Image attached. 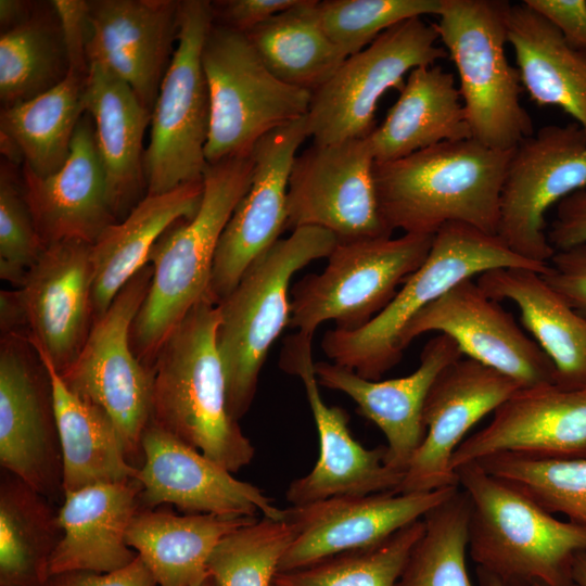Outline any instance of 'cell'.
I'll use <instances>...</instances> for the list:
<instances>
[{
	"label": "cell",
	"mask_w": 586,
	"mask_h": 586,
	"mask_svg": "<svg viewBox=\"0 0 586 586\" xmlns=\"http://www.w3.org/2000/svg\"><path fill=\"white\" fill-rule=\"evenodd\" d=\"M511 153L470 138L374 163L377 199L386 226L434 235L446 224L460 222L497 235Z\"/></svg>",
	"instance_id": "obj_1"
},
{
	"label": "cell",
	"mask_w": 586,
	"mask_h": 586,
	"mask_svg": "<svg viewBox=\"0 0 586 586\" xmlns=\"http://www.w3.org/2000/svg\"><path fill=\"white\" fill-rule=\"evenodd\" d=\"M256 518L140 509L128 527L127 543L156 586H198L209 575L207 561L217 543Z\"/></svg>",
	"instance_id": "obj_33"
},
{
	"label": "cell",
	"mask_w": 586,
	"mask_h": 586,
	"mask_svg": "<svg viewBox=\"0 0 586 586\" xmlns=\"http://www.w3.org/2000/svg\"><path fill=\"white\" fill-rule=\"evenodd\" d=\"M491 298L513 302L532 339L555 367V384L564 390L586 387V318L575 311L532 269L496 268L476 277Z\"/></svg>",
	"instance_id": "obj_29"
},
{
	"label": "cell",
	"mask_w": 586,
	"mask_h": 586,
	"mask_svg": "<svg viewBox=\"0 0 586 586\" xmlns=\"http://www.w3.org/2000/svg\"><path fill=\"white\" fill-rule=\"evenodd\" d=\"M424 527V520H417L371 547L277 573L275 582L283 586H395Z\"/></svg>",
	"instance_id": "obj_41"
},
{
	"label": "cell",
	"mask_w": 586,
	"mask_h": 586,
	"mask_svg": "<svg viewBox=\"0 0 586 586\" xmlns=\"http://www.w3.org/2000/svg\"><path fill=\"white\" fill-rule=\"evenodd\" d=\"M152 276L148 263L124 285L94 321L77 359L60 374L74 394L111 417L137 469L143 461L142 437L152 418L154 371L138 360L129 337Z\"/></svg>",
	"instance_id": "obj_11"
},
{
	"label": "cell",
	"mask_w": 586,
	"mask_h": 586,
	"mask_svg": "<svg viewBox=\"0 0 586 586\" xmlns=\"http://www.w3.org/2000/svg\"><path fill=\"white\" fill-rule=\"evenodd\" d=\"M449 336L462 355L512 379L521 388L555 383V367L499 302L466 279L420 310L399 337L404 352L418 336Z\"/></svg>",
	"instance_id": "obj_17"
},
{
	"label": "cell",
	"mask_w": 586,
	"mask_h": 586,
	"mask_svg": "<svg viewBox=\"0 0 586 586\" xmlns=\"http://www.w3.org/2000/svg\"><path fill=\"white\" fill-rule=\"evenodd\" d=\"M510 7L506 0H444L433 23L458 72L471 139L499 151L534 133L520 101L519 71L506 54Z\"/></svg>",
	"instance_id": "obj_7"
},
{
	"label": "cell",
	"mask_w": 586,
	"mask_h": 586,
	"mask_svg": "<svg viewBox=\"0 0 586 586\" xmlns=\"http://www.w3.org/2000/svg\"><path fill=\"white\" fill-rule=\"evenodd\" d=\"M29 16L27 14L26 4L18 0H1L0 1V24L1 28L8 30L21 24ZM3 30V31H4Z\"/></svg>",
	"instance_id": "obj_52"
},
{
	"label": "cell",
	"mask_w": 586,
	"mask_h": 586,
	"mask_svg": "<svg viewBox=\"0 0 586 586\" xmlns=\"http://www.w3.org/2000/svg\"><path fill=\"white\" fill-rule=\"evenodd\" d=\"M434 24L422 17L404 21L381 34L370 46L347 56L332 77L311 93L306 115L313 143L330 144L362 139L374 130L378 102L390 89L398 91L404 77L447 55L437 46Z\"/></svg>",
	"instance_id": "obj_12"
},
{
	"label": "cell",
	"mask_w": 586,
	"mask_h": 586,
	"mask_svg": "<svg viewBox=\"0 0 586 586\" xmlns=\"http://www.w3.org/2000/svg\"><path fill=\"white\" fill-rule=\"evenodd\" d=\"M496 268H526L542 275L547 264L515 254L498 235L466 224H446L434 234L424 263L380 314L357 330L327 331L321 347L334 364L380 380L400 361V334L420 310L461 281Z\"/></svg>",
	"instance_id": "obj_5"
},
{
	"label": "cell",
	"mask_w": 586,
	"mask_h": 586,
	"mask_svg": "<svg viewBox=\"0 0 586 586\" xmlns=\"http://www.w3.org/2000/svg\"><path fill=\"white\" fill-rule=\"evenodd\" d=\"M84 104L92 118L111 207L119 221L146 188L143 137L152 112L127 82L97 63L89 64Z\"/></svg>",
	"instance_id": "obj_28"
},
{
	"label": "cell",
	"mask_w": 586,
	"mask_h": 586,
	"mask_svg": "<svg viewBox=\"0 0 586 586\" xmlns=\"http://www.w3.org/2000/svg\"><path fill=\"white\" fill-rule=\"evenodd\" d=\"M308 137L304 116L277 127L254 145L251 186L228 220L215 253L207 294L214 303L234 289L249 266L286 229L290 173Z\"/></svg>",
	"instance_id": "obj_18"
},
{
	"label": "cell",
	"mask_w": 586,
	"mask_h": 586,
	"mask_svg": "<svg viewBox=\"0 0 586 586\" xmlns=\"http://www.w3.org/2000/svg\"><path fill=\"white\" fill-rule=\"evenodd\" d=\"M198 586H218L216 581L208 575L202 583H200Z\"/></svg>",
	"instance_id": "obj_55"
},
{
	"label": "cell",
	"mask_w": 586,
	"mask_h": 586,
	"mask_svg": "<svg viewBox=\"0 0 586 586\" xmlns=\"http://www.w3.org/2000/svg\"><path fill=\"white\" fill-rule=\"evenodd\" d=\"M203 180L160 194H145L128 215L91 244L94 321L124 285L149 263L152 247L176 221L192 219L203 198Z\"/></svg>",
	"instance_id": "obj_30"
},
{
	"label": "cell",
	"mask_w": 586,
	"mask_h": 586,
	"mask_svg": "<svg viewBox=\"0 0 586 586\" xmlns=\"http://www.w3.org/2000/svg\"><path fill=\"white\" fill-rule=\"evenodd\" d=\"M375 163L471 138L454 74L440 65L412 69L384 120L368 137Z\"/></svg>",
	"instance_id": "obj_31"
},
{
	"label": "cell",
	"mask_w": 586,
	"mask_h": 586,
	"mask_svg": "<svg viewBox=\"0 0 586 586\" xmlns=\"http://www.w3.org/2000/svg\"><path fill=\"white\" fill-rule=\"evenodd\" d=\"M462 353L449 336L437 333L423 346L420 364L410 374L368 380L336 364L315 362L320 385L340 391L357 405L359 415L373 422L386 438L385 463L405 474L425 436L423 407L438 374Z\"/></svg>",
	"instance_id": "obj_24"
},
{
	"label": "cell",
	"mask_w": 586,
	"mask_h": 586,
	"mask_svg": "<svg viewBox=\"0 0 586 586\" xmlns=\"http://www.w3.org/2000/svg\"><path fill=\"white\" fill-rule=\"evenodd\" d=\"M476 575H477V581H479L480 586H501L500 584H498L494 579H492V578H489V577H487V576H485L483 574L476 573ZM528 586H578V585L573 579H571V581H568L565 583L558 584V585H552V584H548V583H545V582H533Z\"/></svg>",
	"instance_id": "obj_54"
},
{
	"label": "cell",
	"mask_w": 586,
	"mask_h": 586,
	"mask_svg": "<svg viewBox=\"0 0 586 586\" xmlns=\"http://www.w3.org/2000/svg\"><path fill=\"white\" fill-rule=\"evenodd\" d=\"M22 173L24 198L44 247L64 240L93 244L117 221L88 113L78 123L69 155L58 171L39 177L23 165Z\"/></svg>",
	"instance_id": "obj_26"
},
{
	"label": "cell",
	"mask_w": 586,
	"mask_h": 586,
	"mask_svg": "<svg viewBox=\"0 0 586 586\" xmlns=\"http://www.w3.org/2000/svg\"><path fill=\"white\" fill-rule=\"evenodd\" d=\"M508 43L530 99L561 109L586 132V53L523 2L510 7Z\"/></svg>",
	"instance_id": "obj_32"
},
{
	"label": "cell",
	"mask_w": 586,
	"mask_h": 586,
	"mask_svg": "<svg viewBox=\"0 0 586 586\" xmlns=\"http://www.w3.org/2000/svg\"><path fill=\"white\" fill-rule=\"evenodd\" d=\"M458 486L422 493L339 496L286 508V517L295 525L296 535L280 561L278 573L377 545L404 526L423 519Z\"/></svg>",
	"instance_id": "obj_19"
},
{
	"label": "cell",
	"mask_w": 586,
	"mask_h": 586,
	"mask_svg": "<svg viewBox=\"0 0 586 586\" xmlns=\"http://www.w3.org/2000/svg\"><path fill=\"white\" fill-rule=\"evenodd\" d=\"M542 276L575 311L586 318V243L556 251Z\"/></svg>",
	"instance_id": "obj_45"
},
{
	"label": "cell",
	"mask_w": 586,
	"mask_h": 586,
	"mask_svg": "<svg viewBox=\"0 0 586 586\" xmlns=\"http://www.w3.org/2000/svg\"><path fill=\"white\" fill-rule=\"evenodd\" d=\"M47 586H156V582L138 556L129 565L110 573L68 571L50 576Z\"/></svg>",
	"instance_id": "obj_50"
},
{
	"label": "cell",
	"mask_w": 586,
	"mask_h": 586,
	"mask_svg": "<svg viewBox=\"0 0 586 586\" xmlns=\"http://www.w3.org/2000/svg\"><path fill=\"white\" fill-rule=\"evenodd\" d=\"M0 481V586H47L62 537L52 502L3 470Z\"/></svg>",
	"instance_id": "obj_36"
},
{
	"label": "cell",
	"mask_w": 586,
	"mask_h": 586,
	"mask_svg": "<svg viewBox=\"0 0 586 586\" xmlns=\"http://www.w3.org/2000/svg\"><path fill=\"white\" fill-rule=\"evenodd\" d=\"M1 334L13 332L27 333V320L18 290H2L0 293Z\"/></svg>",
	"instance_id": "obj_51"
},
{
	"label": "cell",
	"mask_w": 586,
	"mask_h": 586,
	"mask_svg": "<svg viewBox=\"0 0 586 586\" xmlns=\"http://www.w3.org/2000/svg\"><path fill=\"white\" fill-rule=\"evenodd\" d=\"M571 576L578 586H586V551L575 555L572 562Z\"/></svg>",
	"instance_id": "obj_53"
},
{
	"label": "cell",
	"mask_w": 586,
	"mask_h": 586,
	"mask_svg": "<svg viewBox=\"0 0 586 586\" xmlns=\"http://www.w3.org/2000/svg\"><path fill=\"white\" fill-rule=\"evenodd\" d=\"M91 244L64 240L44 247L17 289L30 343L59 374L79 356L94 324Z\"/></svg>",
	"instance_id": "obj_22"
},
{
	"label": "cell",
	"mask_w": 586,
	"mask_h": 586,
	"mask_svg": "<svg viewBox=\"0 0 586 586\" xmlns=\"http://www.w3.org/2000/svg\"><path fill=\"white\" fill-rule=\"evenodd\" d=\"M336 244L335 235L326 229H293L258 256L217 304V347L228 410L235 421L249 411L269 349L290 323L292 277L311 262L328 258Z\"/></svg>",
	"instance_id": "obj_6"
},
{
	"label": "cell",
	"mask_w": 586,
	"mask_h": 586,
	"mask_svg": "<svg viewBox=\"0 0 586 586\" xmlns=\"http://www.w3.org/2000/svg\"><path fill=\"white\" fill-rule=\"evenodd\" d=\"M316 4L317 0H300L246 34L278 79L311 93L347 58L320 26Z\"/></svg>",
	"instance_id": "obj_37"
},
{
	"label": "cell",
	"mask_w": 586,
	"mask_h": 586,
	"mask_svg": "<svg viewBox=\"0 0 586 586\" xmlns=\"http://www.w3.org/2000/svg\"><path fill=\"white\" fill-rule=\"evenodd\" d=\"M300 0H226L212 2L214 23L249 34Z\"/></svg>",
	"instance_id": "obj_47"
},
{
	"label": "cell",
	"mask_w": 586,
	"mask_h": 586,
	"mask_svg": "<svg viewBox=\"0 0 586 586\" xmlns=\"http://www.w3.org/2000/svg\"><path fill=\"white\" fill-rule=\"evenodd\" d=\"M219 322L218 305L206 296L164 341L153 366L151 422L235 473L255 448L228 410Z\"/></svg>",
	"instance_id": "obj_2"
},
{
	"label": "cell",
	"mask_w": 586,
	"mask_h": 586,
	"mask_svg": "<svg viewBox=\"0 0 586 586\" xmlns=\"http://www.w3.org/2000/svg\"><path fill=\"white\" fill-rule=\"evenodd\" d=\"M213 23L211 1H180L177 46L151 114L144 152L146 194L203 180L209 97L201 55Z\"/></svg>",
	"instance_id": "obj_10"
},
{
	"label": "cell",
	"mask_w": 586,
	"mask_h": 586,
	"mask_svg": "<svg viewBox=\"0 0 586 586\" xmlns=\"http://www.w3.org/2000/svg\"><path fill=\"white\" fill-rule=\"evenodd\" d=\"M68 63L59 25L28 17L0 37V99L5 106L33 99L60 84Z\"/></svg>",
	"instance_id": "obj_39"
},
{
	"label": "cell",
	"mask_w": 586,
	"mask_h": 586,
	"mask_svg": "<svg viewBox=\"0 0 586 586\" xmlns=\"http://www.w3.org/2000/svg\"><path fill=\"white\" fill-rule=\"evenodd\" d=\"M272 586H283V585L277 583V582H273Z\"/></svg>",
	"instance_id": "obj_56"
},
{
	"label": "cell",
	"mask_w": 586,
	"mask_h": 586,
	"mask_svg": "<svg viewBox=\"0 0 586 586\" xmlns=\"http://www.w3.org/2000/svg\"><path fill=\"white\" fill-rule=\"evenodd\" d=\"M37 352L52 383L64 493L136 479L138 469L129 462L122 436L111 417L74 394L48 357Z\"/></svg>",
	"instance_id": "obj_34"
},
{
	"label": "cell",
	"mask_w": 586,
	"mask_h": 586,
	"mask_svg": "<svg viewBox=\"0 0 586 586\" xmlns=\"http://www.w3.org/2000/svg\"><path fill=\"white\" fill-rule=\"evenodd\" d=\"M469 512L460 486L432 508L395 586H473L467 569Z\"/></svg>",
	"instance_id": "obj_38"
},
{
	"label": "cell",
	"mask_w": 586,
	"mask_h": 586,
	"mask_svg": "<svg viewBox=\"0 0 586 586\" xmlns=\"http://www.w3.org/2000/svg\"><path fill=\"white\" fill-rule=\"evenodd\" d=\"M201 60L209 97L207 163L250 155L268 132L307 115L311 92L278 79L246 34L213 23Z\"/></svg>",
	"instance_id": "obj_8"
},
{
	"label": "cell",
	"mask_w": 586,
	"mask_h": 586,
	"mask_svg": "<svg viewBox=\"0 0 586 586\" xmlns=\"http://www.w3.org/2000/svg\"><path fill=\"white\" fill-rule=\"evenodd\" d=\"M499 453L586 459V387L564 390L548 383L519 388L486 426L459 445L451 468Z\"/></svg>",
	"instance_id": "obj_23"
},
{
	"label": "cell",
	"mask_w": 586,
	"mask_h": 586,
	"mask_svg": "<svg viewBox=\"0 0 586 586\" xmlns=\"http://www.w3.org/2000/svg\"><path fill=\"white\" fill-rule=\"evenodd\" d=\"M455 472L470 501L468 553L476 573L501 586L572 579L573 559L586 551L585 526L558 520L477 462Z\"/></svg>",
	"instance_id": "obj_4"
},
{
	"label": "cell",
	"mask_w": 586,
	"mask_h": 586,
	"mask_svg": "<svg viewBox=\"0 0 586 586\" xmlns=\"http://www.w3.org/2000/svg\"><path fill=\"white\" fill-rule=\"evenodd\" d=\"M180 1H89L88 63L127 82L152 112L177 39Z\"/></svg>",
	"instance_id": "obj_25"
},
{
	"label": "cell",
	"mask_w": 586,
	"mask_h": 586,
	"mask_svg": "<svg viewBox=\"0 0 586 586\" xmlns=\"http://www.w3.org/2000/svg\"><path fill=\"white\" fill-rule=\"evenodd\" d=\"M253 170L252 154L207 163L196 215L173 224L152 247L151 285L129 337L133 354L148 368L153 370L164 341L189 310L207 296L220 237L251 186Z\"/></svg>",
	"instance_id": "obj_3"
},
{
	"label": "cell",
	"mask_w": 586,
	"mask_h": 586,
	"mask_svg": "<svg viewBox=\"0 0 586 586\" xmlns=\"http://www.w3.org/2000/svg\"><path fill=\"white\" fill-rule=\"evenodd\" d=\"M547 238L555 251H563L586 243V187L557 204Z\"/></svg>",
	"instance_id": "obj_49"
},
{
	"label": "cell",
	"mask_w": 586,
	"mask_h": 586,
	"mask_svg": "<svg viewBox=\"0 0 586 586\" xmlns=\"http://www.w3.org/2000/svg\"><path fill=\"white\" fill-rule=\"evenodd\" d=\"M143 461L136 479L141 509L173 505L187 514L263 517L280 520L277 507L257 486L230 471L153 422L142 437Z\"/></svg>",
	"instance_id": "obj_20"
},
{
	"label": "cell",
	"mask_w": 586,
	"mask_h": 586,
	"mask_svg": "<svg viewBox=\"0 0 586 586\" xmlns=\"http://www.w3.org/2000/svg\"><path fill=\"white\" fill-rule=\"evenodd\" d=\"M519 388L507 375L471 358L448 365L436 378L423 407L426 432L396 493L457 486L451 457L468 432Z\"/></svg>",
	"instance_id": "obj_21"
},
{
	"label": "cell",
	"mask_w": 586,
	"mask_h": 586,
	"mask_svg": "<svg viewBox=\"0 0 586 586\" xmlns=\"http://www.w3.org/2000/svg\"><path fill=\"white\" fill-rule=\"evenodd\" d=\"M444 0H323L316 12L326 35L347 56L370 46L391 27L423 15H438Z\"/></svg>",
	"instance_id": "obj_43"
},
{
	"label": "cell",
	"mask_w": 586,
	"mask_h": 586,
	"mask_svg": "<svg viewBox=\"0 0 586 586\" xmlns=\"http://www.w3.org/2000/svg\"><path fill=\"white\" fill-rule=\"evenodd\" d=\"M0 464L51 502L63 501L51 378L27 333L1 334Z\"/></svg>",
	"instance_id": "obj_14"
},
{
	"label": "cell",
	"mask_w": 586,
	"mask_h": 586,
	"mask_svg": "<svg viewBox=\"0 0 586 586\" xmlns=\"http://www.w3.org/2000/svg\"><path fill=\"white\" fill-rule=\"evenodd\" d=\"M51 7L60 26L68 71L86 77L89 68V1L53 0Z\"/></svg>",
	"instance_id": "obj_46"
},
{
	"label": "cell",
	"mask_w": 586,
	"mask_h": 586,
	"mask_svg": "<svg viewBox=\"0 0 586 586\" xmlns=\"http://www.w3.org/2000/svg\"><path fill=\"white\" fill-rule=\"evenodd\" d=\"M477 462L531 497L551 514L586 527V459L499 453Z\"/></svg>",
	"instance_id": "obj_40"
},
{
	"label": "cell",
	"mask_w": 586,
	"mask_h": 586,
	"mask_svg": "<svg viewBox=\"0 0 586 586\" xmlns=\"http://www.w3.org/2000/svg\"><path fill=\"white\" fill-rule=\"evenodd\" d=\"M313 335L296 332L285 339L283 371L298 377L316 423L319 457L309 473L291 482L285 497L292 506L332 497L396 492L405 474L385 463L386 447L365 448L348 430V415L323 402L315 373Z\"/></svg>",
	"instance_id": "obj_16"
},
{
	"label": "cell",
	"mask_w": 586,
	"mask_h": 586,
	"mask_svg": "<svg viewBox=\"0 0 586 586\" xmlns=\"http://www.w3.org/2000/svg\"><path fill=\"white\" fill-rule=\"evenodd\" d=\"M433 239L404 233L337 242L320 273L307 275L292 286L289 327L313 336L326 321L344 331L364 327L424 263Z\"/></svg>",
	"instance_id": "obj_9"
},
{
	"label": "cell",
	"mask_w": 586,
	"mask_h": 586,
	"mask_svg": "<svg viewBox=\"0 0 586 586\" xmlns=\"http://www.w3.org/2000/svg\"><path fill=\"white\" fill-rule=\"evenodd\" d=\"M586 187V132L576 124L548 125L520 142L506 169L498 238L515 254L548 264L555 249L545 215Z\"/></svg>",
	"instance_id": "obj_13"
},
{
	"label": "cell",
	"mask_w": 586,
	"mask_h": 586,
	"mask_svg": "<svg viewBox=\"0 0 586 586\" xmlns=\"http://www.w3.org/2000/svg\"><path fill=\"white\" fill-rule=\"evenodd\" d=\"M295 535L286 512L280 520L256 518L217 543L207 561L208 573L218 586H272Z\"/></svg>",
	"instance_id": "obj_42"
},
{
	"label": "cell",
	"mask_w": 586,
	"mask_h": 586,
	"mask_svg": "<svg viewBox=\"0 0 586 586\" xmlns=\"http://www.w3.org/2000/svg\"><path fill=\"white\" fill-rule=\"evenodd\" d=\"M44 246L30 209L8 170L0 177V277L20 289Z\"/></svg>",
	"instance_id": "obj_44"
},
{
	"label": "cell",
	"mask_w": 586,
	"mask_h": 586,
	"mask_svg": "<svg viewBox=\"0 0 586 586\" xmlns=\"http://www.w3.org/2000/svg\"><path fill=\"white\" fill-rule=\"evenodd\" d=\"M523 3L547 20L571 47L586 53L585 0H524Z\"/></svg>",
	"instance_id": "obj_48"
},
{
	"label": "cell",
	"mask_w": 586,
	"mask_h": 586,
	"mask_svg": "<svg viewBox=\"0 0 586 586\" xmlns=\"http://www.w3.org/2000/svg\"><path fill=\"white\" fill-rule=\"evenodd\" d=\"M86 77L68 71L48 91L2 109L0 129L4 152L22 157L24 166L39 177L58 171L69 155L75 130L86 113Z\"/></svg>",
	"instance_id": "obj_35"
},
{
	"label": "cell",
	"mask_w": 586,
	"mask_h": 586,
	"mask_svg": "<svg viewBox=\"0 0 586 586\" xmlns=\"http://www.w3.org/2000/svg\"><path fill=\"white\" fill-rule=\"evenodd\" d=\"M369 138L313 143L296 155L289 178L286 229L319 227L337 242L388 238L377 199Z\"/></svg>",
	"instance_id": "obj_15"
},
{
	"label": "cell",
	"mask_w": 586,
	"mask_h": 586,
	"mask_svg": "<svg viewBox=\"0 0 586 586\" xmlns=\"http://www.w3.org/2000/svg\"><path fill=\"white\" fill-rule=\"evenodd\" d=\"M137 479L64 493L58 510L62 537L52 555L50 576L68 571L110 573L136 560L127 531L141 509Z\"/></svg>",
	"instance_id": "obj_27"
}]
</instances>
